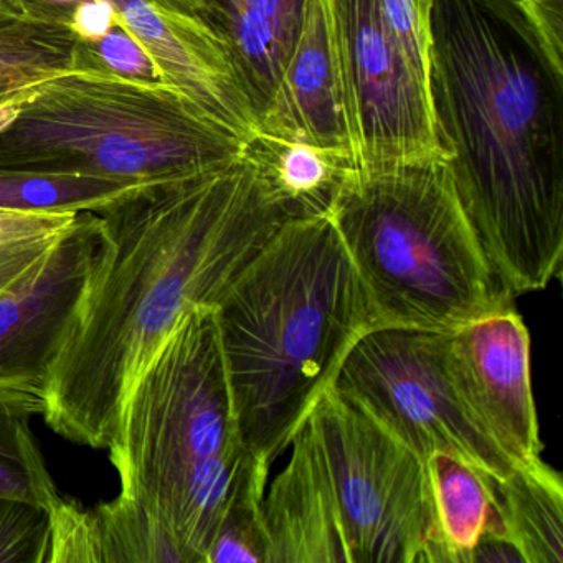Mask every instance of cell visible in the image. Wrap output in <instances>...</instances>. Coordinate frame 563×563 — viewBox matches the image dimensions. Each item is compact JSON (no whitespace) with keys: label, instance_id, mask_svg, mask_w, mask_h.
Segmentation results:
<instances>
[{"label":"cell","instance_id":"1","mask_svg":"<svg viewBox=\"0 0 563 563\" xmlns=\"http://www.w3.org/2000/svg\"><path fill=\"white\" fill-rule=\"evenodd\" d=\"M100 242L45 395L48 427L107 450L121 408L196 306H216L286 222L249 157L141 184L95 212Z\"/></svg>","mask_w":563,"mask_h":563},{"label":"cell","instance_id":"2","mask_svg":"<svg viewBox=\"0 0 563 563\" xmlns=\"http://www.w3.org/2000/svg\"><path fill=\"white\" fill-rule=\"evenodd\" d=\"M428 93L461 207L514 296L563 256V57L519 0H434Z\"/></svg>","mask_w":563,"mask_h":563},{"label":"cell","instance_id":"3","mask_svg":"<svg viewBox=\"0 0 563 563\" xmlns=\"http://www.w3.org/2000/svg\"><path fill=\"white\" fill-rule=\"evenodd\" d=\"M240 434L272 467L355 344L380 328L328 216L286 220L216 305Z\"/></svg>","mask_w":563,"mask_h":563},{"label":"cell","instance_id":"4","mask_svg":"<svg viewBox=\"0 0 563 563\" xmlns=\"http://www.w3.org/2000/svg\"><path fill=\"white\" fill-rule=\"evenodd\" d=\"M110 460L121 493L153 509L190 563H206L217 527L249 473L216 306H196L141 372L121 408Z\"/></svg>","mask_w":563,"mask_h":563},{"label":"cell","instance_id":"5","mask_svg":"<svg viewBox=\"0 0 563 563\" xmlns=\"http://www.w3.org/2000/svg\"><path fill=\"white\" fill-rule=\"evenodd\" d=\"M380 328L453 332L514 309L460 199L446 156L358 167L328 213Z\"/></svg>","mask_w":563,"mask_h":563},{"label":"cell","instance_id":"6","mask_svg":"<svg viewBox=\"0 0 563 563\" xmlns=\"http://www.w3.org/2000/svg\"><path fill=\"white\" fill-rule=\"evenodd\" d=\"M246 140L164 81L71 68L0 107V173L153 183L220 169Z\"/></svg>","mask_w":563,"mask_h":563},{"label":"cell","instance_id":"7","mask_svg":"<svg viewBox=\"0 0 563 563\" xmlns=\"http://www.w3.org/2000/svg\"><path fill=\"white\" fill-rule=\"evenodd\" d=\"M299 428L347 563H434L423 461L334 385Z\"/></svg>","mask_w":563,"mask_h":563},{"label":"cell","instance_id":"8","mask_svg":"<svg viewBox=\"0 0 563 563\" xmlns=\"http://www.w3.org/2000/svg\"><path fill=\"white\" fill-rule=\"evenodd\" d=\"M446 332L377 328L352 347L334 387L427 461L450 453L500 483L517 464L467 411L444 361Z\"/></svg>","mask_w":563,"mask_h":563},{"label":"cell","instance_id":"9","mask_svg":"<svg viewBox=\"0 0 563 563\" xmlns=\"http://www.w3.org/2000/svg\"><path fill=\"white\" fill-rule=\"evenodd\" d=\"M328 9L355 164L444 156L428 81L388 31L377 0H328Z\"/></svg>","mask_w":563,"mask_h":563},{"label":"cell","instance_id":"10","mask_svg":"<svg viewBox=\"0 0 563 563\" xmlns=\"http://www.w3.org/2000/svg\"><path fill=\"white\" fill-rule=\"evenodd\" d=\"M100 242V219L80 212L42 258L0 292V390L45 401Z\"/></svg>","mask_w":563,"mask_h":563},{"label":"cell","instance_id":"11","mask_svg":"<svg viewBox=\"0 0 563 563\" xmlns=\"http://www.w3.org/2000/svg\"><path fill=\"white\" fill-rule=\"evenodd\" d=\"M444 361L467 411L517 464L542 453L530 382V334L516 309L446 332Z\"/></svg>","mask_w":563,"mask_h":563},{"label":"cell","instance_id":"12","mask_svg":"<svg viewBox=\"0 0 563 563\" xmlns=\"http://www.w3.org/2000/svg\"><path fill=\"white\" fill-rule=\"evenodd\" d=\"M140 42L164 84L173 85L203 111L245 137L255 118L236 85L229 60L189 0H104Z\"/></svg>","mask_w":563,"mask_h":563},{"label":"cell","instance_id":"13","mask_svg":"<svg viewBox=\"0 0 563 563\" xmlns=\"http://www.w3.org/2000/svg\"><path fill=\"white\" fill-rule=\"evenodd\" d=\"M256 131L352 154L328 0H306L295 51Z\"/></svg>","mask_w":563,"mask_h":563},{"label":"cell","instance_id":"14","mask_svg":"<svg viewBox=\"0 0 563 563\" xmlns=\"http://www.w3.org/2000/svg\"><path fill=\"white\" fill-rule=\"evenodd\" d=\"M189 5L222 47L258 128L298 42L306 0H189Z\"/></svg>","mask_w":563,"mask_h":563},{"label":"cell","instance_id":"15","mask_svg":"<svg viewBox=\"0 0 563 563\" xmlns=\"http://www.w3.org/2000/svg\"><path fill=\"white\" fill-rule=\"evenodd\" d=\"M263 500L266 563H347L338 523L301 428Z\"/></svg>","mask_w":563,"mask_h":563},{"label":"cell","instance_id":"16","mask_svg":"<svg viewBox=\"0 0 563 563\" xmlns=\"http://www.w3.org/2000/svg\"><path fill=\"white\" fill-rule=\"evenodd\" d=\"M424 470L433 510L434 563H470L481 540L506 539L494 477L441 451L424 461Z\"/></svg>","mask_w":563,"mask_h":563},{"label":"cell","instance_id":"17","mask_svg":"<svg viewBox=\"0 0 563 563\" xmlns=\"http://www.w3.org/2000/svg\"><path fill=\"white\" fill-rule=\"evenodd\" d=\"M245 156L288 220L328 216L357 166L352 154L258 131L246 141Z\"/></svg>","mask_w":563,"mask_h":563},{"label":"cell","instance_id":"18","mask_svg":"<svg viewBox=\"0 0 563 563\" xmlns=\"http://www.w3.org/2000/svg\"><path fill=\"white\" fill-rule=\"evenodd\" d=\"M506 539L523 563L563 562V481L542 457L496 483Z\"/></svg>","mask_w":563,"mask_h":563},{"label":"cell","instance_id":"19","mask_svg":"<svg viewBox=\"0 0 563 563\" xmlns=\"http://www.w3.org/2000/svg\"><path fill=\"white\" fill-rule=\"evenodd\" d=\"M44 413L42 398L0 390V497L51 510L62 496L31 428L32 417Z\"/></svg>","mask_w":563,"mask_h":563},{"label":"cell","instance_id":"20","mask_svg":"<svg viewBox=\"0 0 563 563\" xmlns=\"http://www.w3.org/2000/svg\"><path fill=\"white\" fill-rule=\"evenodd\" d=\"M77 35L67 27L21 19L0 27V107L75 65Z\"/></svg>","mask_w":563,"mask_h":563},{"label":"cell","instance_id":"21","mask_svg":"<svg viewBox=\"0 0 563 563\" xmlns=\"http://www.w3.org/2000/svg\"><path fill=\"white\" fill-rule=\"evenodd\" d=\"M146 183L74 174L0 173V209L38 213L98 212Z\"/></svg>","mask_w":563,"mask_h":563},{"label":"cell","instance_id":"22","mask_svg":"<svg viewBox=\"0 0 563 563\" xmlns=\"http://www.w3.org/2000/svg\"><path fill=\"white\" fill-rule=\"evenodd\" d=\"M95 510L104 563H190L170 527L141 500L120 493Z\"/></svg>","mask_w":563,"mask_h":563},{"label":"cell","instance_id":"23","mask_svg":"<svg viewBox=\"0 0 563 563\" xmlns=\"http://www.w3.org/2000/svg\"><path fill=\"white\" fill-rule=\"evenodd\" d=\"M268 476L266 464L250 466L217 527L206 563H266L263 500Z\"/></svg>","mask_w":563,"mask_h":563},{"label":"cell","instance_id":"24","mask_svg":"<svg viewBox=\"0 0 563 563\" xmlns=\"http://www.w3.org/2000/svg\"><path fill=\"white\" fill-rule=\"evenodd\" d=\"M51 512L25 500L0 497V563H48Z\"/></svg>","mask_w":563,"mask_h":563},{"label":"cell","instance_id":"25","mask_svg":"<svg viewBox=\"0 0 563 563\" xmlns=\"http://www.w3.org/2000/svg\"><path fill=\"white\" fill-rule=\"evenodd\" d=\"M75 65L140 81H163L156 65L120 19L97 41H78Z\"/></svg>","mask_w":563,"mask_h":563},{"label":"cell","instance_id":"26","mask_svg":"<svg viewBox=\"0 0 563 563\" xmlns=\"http://www.w3.org/2000/svg\"><path fill=\"white\" fill-rule=\"evenodd\" d=\"M51 512L48 563H104L97 510L62 497Z\"/></svg>","mask_w":563,"mask_h":563},{"label":"cell","instance_id":"27","mask_svg":"<svg viewBox=\"0 0 563 563\" xmlns=\"http://www.w3.org/2000/svg\"><path fill=\"white\" fill-rule=\"evenodd\" d=\"M382 19L418 74L428 81L434 0H377Z\"/></svg>","mask_w":563,"mask_h":563},{"label":"cell","instance_id":"28","mask_svg":"<svg viewBox=\"0 0 563 563\" xmlns=\"http://www.w3.org/2000/svg\"><path fill=\"white\" fill-rule=\"evenodd\" d=\"M78 213H38L0 209V256L34 246L54 245Z\"/></svg>","mask_w":563,"mask_h":563},{"label":"cell","instance_id":"29","mask_svg":"<svg viewBox=\"0 0 563 563\" xmlns=\"http://www.w3.org/2000/svg\"><path fill=\"white\" fill-rule=\"evenodd\" d=\"M93 2L97 0H14L25 19L60 25L70 31L81 9Z\"/></svg>","mask_w":563,"mask_h":563},{"label":"cell","instance_id":"30","mask_svg":"<svg viewBox=\"0 0 563 563\" xmlns=\"http://www.w3.org/2000/svg\"><path fill=\"white\" fill-rule=\"evenodd\" d=\"M543 42L562 57L563 0H519Z\"/></svg>","mask_w":563,"mask_h":563},{"label":"cell","instance_id":"31","mask_svg":"<svg viewBox=\"0 0 563 563\" xmlns=\"http://www.w3.org/2000/svg\"><path fill=\"white\" fill-rule=\"evenodd\" d=\"M48 246H34V249L19 250L0 256V292L11 288L21 276H24L45 252Z\"/></svg>","mask_w":563,"mask_h":563},{"label":"cell","instance_id":"32","mask_svg":"<svg viewBox=\"0 0 563 563\" xmlns=\"http://www.w3.org/2000/svg\"><path fill=\"white\" fill-rule=\"evenodd\" d=\"M25 19L19 11L14 0H0V27L2 25L12 24V22Z\"/></svg>","mask_w":563,"mask_h":563}]
</instances>
